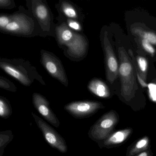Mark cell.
<instances>
[{
    "label": "cell",
    "mask_w": 156,
    "mask_h": 156,
    "mask_svg": "<svg viewBox=\"0 0 156 156\" xmlns=\"http://www.w3.org/2000/svg\"><path fill=\"white\" fill-rule=\"evenodd\" d=\"M101 38L105 56L106 76L108 83L113 84L119 76V64L108 39L107 31L104 30Z\"/></svg>",
    "instance_id": "5"
},
{
    "label": "cell",
    "mask_w": 156,
    "mask_h": 156,
    "mask_svg": "<svg viewBox=\"0 0 156 156\" xmlns=\"http://www.w3.org/2000/svg\"><path fill=\"white\" fill-rule=\"evenodd\" d=\"M36 125L42 133L46 142L53 148L61 153H66L68 147L66 140L55 129L34 113H31Z\"/></svg>",
    "instance_id": "7"
},
{
    "label": "cell",
    "mask_w": 156,
    "mask_h": 156,
    "mask_svg": "<svg viewBox=\"0 0 156 156\" xmlns=\"http://www.w3.org/2000/svg\"><path fill=\"white\" fill-rule=\"evenodd\" d=\"M33 12L43 29L50 30L51 22V14L46 4L41 1H33Z\"/></svg>",
    "instance_id": "10"
},
{
    "label": "cell",
    "mask_w": 156,
    "mask_h": 156,
    "mask_svg": "<svg viewBox=\"0 0 156 156\" xmlns=\"http://www.w3.org/2000/svg\"><path fill=\"white\" fill-rule=\"evenodd\" d=\"M0 67L5 73L25 86H30L34 79L42 81L34 67L21 60L2 59Z\"/></svg>",
    "instance_id": "3"
},
{
    "label": "cell",
    "mask_w": 156,
    "mask_h": 156,
    "mask_svg": "<svg viewBox=\"0 0 156 156\" xmlns=\"http://www.w3.org/2000/svg\"><path fill=\"white\" fill-rule=\"evenodd\" d=\"M105 107L101 102L93 100H82L71 102L66 105L64 109L77 119L87 118Z\"/></svg>",
    "instance_id": "6"
},
{
    "label": "cell",
    "mask_w": 156,
    "mask_h": 156,
    "mask_svg": "<svg viewBox=\"0 0 156 156\" xmlns=\"http://www.w3.org/2000/svg\"><path fill=\"white\" fill-rule=\"evenodd\" d=\"M139 44H140L141 48L144 51L147 52L148 54L151 56H153L155 55L156 51L153 45L151 44L147 40L141 38H137Z\"/></svg>",
    "instance_id": "19"
},
{
    "label": "cell",
    "mask_w": 156,
    "mask_h": 156,
    "mask_svg": "<svg viewBox=\"0 0 156 156\" xmlns=\"http://www.w3.org/2000/svg\"><path fill=\"white\" fill-rule=\"evenodd\" d=\"M41 62L52 76L66 86L68 85V80L63 66L61 61L55 55L49 52L42 51Z\"/></svg>",
    "instance_id": "8"
},
{
    "label": "cell",
    "mask_w": 156,
    "mask_h": 156,
    "mask_svg": "<svg viewBox=\"0 0 156 156\" xmlns=\"http://www.w3.org/2000/svg\"><path fill=\"white\" fill-rule=\"evenodd\" d=\"M12 114V109L9 100L3 97H0V116L8 119Z\"/></svg>",
    "instance_id": "17"
},
{
    "label": "cell",
    "mask_w": 156,
    "mask_h": 156,
    "mask_svg": "<svg viewBox=\"0 0 156 156\" xmlns=\"http://www.w3.org/2000/svg\"><path fill=\"white\" fill-rule=\"evenodd\" d=\"M119 76L121 82V95L127 101L134 97L137 89L136 81L133 63L123 47L118 48Z\"/></svg>",
    "instance_id": "1"
},
{
    "label": "cell",
    "mask_w": 156,
    "mask_h": 156,
    "mask_svg": "<svg viewBox=\"0 0 156 156\" xmlns=\"http://www.w3.org/2000/svg\"><path fill=\"white\" fill-rule=\"evenodd\" d=\"M67 24H68V27L72 30H74L78 31H81L82 30L81 25L77 21L73 20H68Z\"/></svg>",
    "instance_id": "21"
},
{
    "label": "cell",
    "mask_w": 156,
    "mask_h": 156,
    "mask_svg": "<svg viewBox=\"0 0 156 156\" xmlns=\"http://www.w3.org/2000/svg\"><path fill=\"white\" fill-rule=\"evenodd\" d=\"M134 156H152V154L150 150H148L146 151H144L142 153H140V154L135 155Z\"/></svg>",
    "instance_id": "23"
},
{
    "label": "cell",
    "mask_w": 156,
    "mask_h": 156,
    "mask_svg": "<svg viewBox=\"0 0 156 156\" xmlns=\"http://www.w3.org/2000/svg\"><path fill=\"white\" fill-rule=\"evenodd\" d=\"M13 137L14 136L11 130L0 132V156H3L5 148L12 141Z\"/></svg>",
    "instance_id": "16"
},
{
    "label": "cell",
    "mask_w": 156,
    "mask_h": 156,
    "mask_svg": "<svg viewBox=\"0 0 156 156\" xmlns=\"http://www.w3.org/2000/svg\"><path fill=\"white\" fill-rule=\"evenodd\" d=\"M131 128L125 129L112 133L106 139L101 142H98L100 148L108 147L111 146L118 145L126 141L132 132Z\"/></svg>",
    "instance_id": "11"
},
{
    "label": "cell",
    "mask_w": 156,
    "mask_h": 156,
    "mask_svg": "<svg viewBox=\"0 0 156 156\" xmlns=\"http://www.w3.org/2000/svg\"><path fill=\"white\" fill-rule=\"evenodd\" d=\"M33 103L36 110L46 121L55 127L60 126L59 119L52 110L49 101L44 96L34 93L33 95Z\"/></svg>",
    "instance_id": "9"
},
{
    "label": "cell",
    "mask_w": 156,
    "mask_h": 156,
    "mask_svg": "<svg viewBox=\"0 0 156 156\" xmlns=\"http://www.w3.org/2000/svg\"><path fill=\"white\" fill-rule=\"evenodd\" d=\"M135 61L136 62L134 63V64L137 69L138 79L143 87H146L147 84L146 81L148 68L147 61L146 58L141 56H137Z\"/></svg>",
    "instance_id": "14"
},
{
    "label": "cell",
    "mask_w": 156,
    "mask_h": 156,
    "mask_svg": "<svg viewBox=\"0 0 156 156\" xmlns=\"http://www.w3.org/2000/svg\"><path fill=\"white\" fill-rule=\"evenodd\" d=\"M131 33L137 38L147 40L151 44L156 46V32L141 25H134L130 27Z\"/></svg>",
    "instance_id": "13"
},
{
    "label": "cell",
    "mask_w": 156,
    "mask_h": 156,
    "mask_svg": "<svg viewBox=\"0 0 156 156\" xmlns=\"http://www.w3.org/2000/svg\"><path fill=\"white\" fill-rule=\"evenodd\" d=\"M0 87L11 92H15L17 91V88L14 84L2 76L0 77Z\"/></svg>",
    "instance_id": "20"
},
{
    "label": "cell",
    "mask_w": 156,
    "mask_h": 156,
    "mask_svg": "<svg viewBox=\"0 0 156 156\" xmlns=\"http://www.w3.org/2000/svg\"><path fill=\"white\" fill-rule=\"evenodd\" d=\"M118 117L113 110L103 115L90 128L88 136L95 142L106 139L111 134L118 122Z\"/></svg>",
    "instance_id": "4"
},
{
    "label": "cell",
    "mask_w": 156,
    "mask_h": 156,
    "mask_svg": "<svg viewBox=\"0 0 156 156\" xmlns=\"http://www.w3.org/2000/svg\"><path fill=\"white\" fill-rule=\"evenodd\" d=\"M11 1L9 0H1L0 1V7L1 8H4V9H8L9 8H11L12 5Z\"/></svg>",
    "instance_id": "22"
},
{
    "label": "cell",
    "mask_w": 156,
    "mask_h": 156,
    "mask_svg": "<svg viewBox=\"0 0 156 156\" xmlns=\"http://www.w3.org/2000/svg\"><path fill=\"white\" fill-rule=\"evenodd\" d=\"M61 10L63 13L69 19L77 21L79 18L78 13L73 5L66 2H63L61 4Z\"/></svg>",
    "instance_id": "18"
},
{
    "label": "cell",
    "mask_w": 156,
    "mask_h": 156,
    "mask_svg": "<svg viewBox=\"0 0 156 156\" xmlns=\"http://www.w3.org/2000/svg\"><path fill=\"white\" fill-rule=\"evenodd\" d=\"M150 139L147 136L139 140L128 151L127 156H134L148 150Z\"/></svg>",
    "instance_id": "15"
},
{
    "label": "cell",
    "mask_w": 156,
    "mask_h": 156,
    "mask_svg": "<svg viewBox=\"0 0 156 156\" xmlns=\"http://www.w3.org/2000/svg\"><path fill=\"white\" fill-rule=\"evenodd\" d=\"M87 88L93 94L101 98H108L111 95L107 85L98 78H94L91 80L88 83Z\"/></svg>",
    "instance_id": "12"
},
{
    "label": "cell",
    "mask_w": 156,
    "mask_h": 156,
    "mask_svg": "<svg viewBox=\"0 0 156 156\" xmlns=\"http://www.w3.org/2000/svg\"><path fill=\"white\" fill-rule=\"evenodd\" d=\"M34 21L28 15L22 13L1 15L0 30L9 34L30 36L34 30Z\"/></svg>",
    "instance_id": "2"
}]
</instances>
